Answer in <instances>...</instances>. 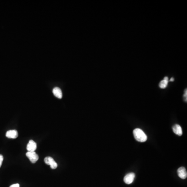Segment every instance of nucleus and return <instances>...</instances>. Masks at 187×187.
<instances>
[{
  "label": "nucleus",
  "instance_id": "nucleus-1",
  "mask_svg": "<svg viewBox=\"0 0 187 187\" xmlns=\"http://www.w3.org/2000/svg\"><path fill=\"white\" fill-rule=\"evenodd\" d=\"M134 138L139 142H145L147 140V136L143 130L140 129H136L133 131Z\"/></svg>",
  "mask_w": 187,
  "mask_h": 187
},
{
  "label": "nucleus",
  "instance_id": "nucleus-2",
  "mask_svg": "<svg viewBox=\"0 0 187 187\" xmlns=\"http://www.w3.org/2000/svg\"><path fill=\"white\" fill-rule=\"evenodd\" d=\"M26 156L32 163H35L38 160V155L35 151H28Z\"/></svg>",
  "mask_w": 187,
  "mask_h": 187
},
{
  "label": "nucleus",
  "instance_id": "nucleus-3",
  "mask_svg": "<svg viewBox=\"0 0 187 187\" xmlns=\"http://www.w3.org/2000/svg\"><path fill=\"white\" fill-rule=\"evenodd\" d=\"M44 162L47 165H50V167L52 169H56L57 167V163L55 162V161L54 160L53 158L50 157H47L44 159Z\"/></svg>",
  "mask_w": 187,
  "mask_h": 187
},
{
  "label": "nucleus",
  "instance_id": "nucleus-4",
  "mask_svg": "<svg viewBox=\"0 0 187 187\" xmlns=\"http://www.w3.org/2000/svg\"><path fill=\"white\" fill-rule=\"evenodd\" d=\"M135 177V175L134 173H130L127 174L124 178V181L125 184L129 185L133 183L134 181V179Z\"/></svg>",
  "mask_w": 187,
  "mask_h": 187
},
{
  "label": "nucleus",
  "instance_id": "nucleus-5",
  "mask_svg": "<svg viewBox=\"0 0 187 187\" xmlns=\"http://www.w3.org/2000/svg\"><path fill=\"white\" fill-rule=\"evenodd\" d=\"M177 173L179 177L182 179H185L187 177V173L186 169L184 167H179L177 170Z\"/></svg>",
  "mask_w": 187,
  "mask_h": 187
},
{
  "label": "nucleus",
  "instance_id": "nucleus-6",
  "mask_svg": "<svg viewBox=\"0 0 187 187\" xmlns=\"http://www.w3.org/2000/svg\"><path fill=\"white\" fill-rule=\"evenodd\" d=\"M37 145L36 142L34 140H30L27 145V149L28 151H35L37 149Z\"/></svg>",
  "mask_w": 187,
  "mask_h": 187
},
{
  "label": "nucleus",
  "instance_id": "nucleus-7",
  "mask_svg": "<svg viewBox=\"0 0 187 187\" xmlns=\"http://www.w3.org/2000/svg\"><path fill=\"white\" fill-rule=\"evenodd\" d=\"M18 132L16 130H10L7 131L6 136L9 138L15 139L18 137Z\"/></svg>",
  "mask_w": 187,
  "mask_h": 187
},
{
  "label": "nucleus",
  "instance_id": "nucleus-8",
  "mask_svg": "<svg viewBox=\"0 0 187 187\" xmlns=\"http://www.w3.org/2000/svg\"><path fill=\"white\" fill-rule=\"evenodd\" d=\"M173 130L174 133L177 135L179 136L182 135V129H181V126L178 125V124H175L173 127Z\"/></svg>",
  "mask_w": 187,
  "mask_h": 187
},
{
  "label": "nucleus",
  "instance_id": "nucleus-9",
  "mask_svg": "<svg viewBox=\"0 0 187 187\" xmlns=\"http://www.w3.org/2000/svg\"><path fill=\"white\" fill-rule=\"evenodd\" d=\"M53 93L55 96L58 98L61 99L62 97V93L61 90L59 87H55L53 89Z\"/></svg>",
  "mask_w": 187,
  "mask_h": 187
},
{
  "label": "nucleus",
  "instance_id": "nucleus-10",
  "mask_svg": "<svg viewBox=\"0 0 187 187\" xmlns=\"http://www.w3.org/2000/svg\"><path fill=\"white\" fill-rule=\"evenodd\" d=\"M168 83H169V78L167 77H164L163 80L161 81L159 84V87H160L161 89H165L167 87Z\"/></svg>",
  "mask_w": 187,
  "mask_h": 187
},
{
  "label": "nucleus",
  "instance_id": "nucleus-11",
  "mask_svg": "<svg viewBox=\"0 0 187 187\" xmlns=\"http://www.w3.org/2000/svg\"><path fill=\"white\" fill-rule=\"evenodd\" d=\"M3 155L0 154V167H1V166H2V163H3Z\"/></svg>",
  "mask_w": 187,
  "mask_h": 187
},
{
  "label": "nucleus",
  "instance_id": "nucleus-12",
  "mask_svg": "<svg viewBox=\"0 0 187 187\" xmlns=\"http://www.w3.org/2000/svg\"><path fill=\"white\" fill-rule=\"evenodd\" d=\"M187 90H185V94H184V98H185V102H187Z\"/></svg>",
  "mask_w": 187,
  "mask_h": 187
},
{
  "label": "nucleus",
  "instance_id": "nucleus-13",
  "mask_svg": "<svg viewBox=\"0 0 187 187\" xmlns=\"http://www.w3.org/2000/svg\"><path fill=\"white\" fill-rule=\"evenodd\" d=\"M10 187H20V186H19V185L18 184H16L12 185Z\"/></svg>",
  "mask_w": 187,
  "mask_h": 187
},
{
  "label": "nucleus",
  "instance_id": "nucleus-14",
  "mask_svg": "<svg viewBox=\"0 0 187 187\" xmlns=\"http://www.w3.org/2000/svg\"><path fill=\"white\" fill-rule=\"evenodd\" d=\"M174 80V78H171V79H170V81H171V82H173V81Z\"/></svg>",
  "mask_w": 187,
  "mask_h": 187
}]
</instances>
